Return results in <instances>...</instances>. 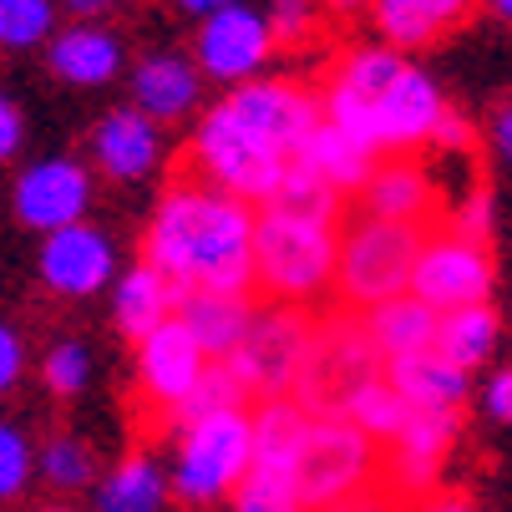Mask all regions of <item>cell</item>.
Returning a JSON list of instances; mask_svg holds the SVG:
<instances>
[{
    "instance_id": "cell-1",
    "label": "cell",
    "mask_w": 512,
    "mask_h": 512,
    "mask_svg": "<svg viewBox=\"0 0 512 512\" xmlns=\"http://www.w3.org/2000/svg\"><path fill=\"white\" fill-rule=\"evenodd\" d=\"M148 254L178 295L244 300L254 284V208L208 183H183L153 213Z\"/></svg>"
},
{
    "instance_id": "cell-2",
    "label": "cell",
    "mask_w": 512,
    "mask_h": 512,
    "mask_svg": "<svg viewBox=\"0 0 512 512\" xmlns=\"http://www.w3.org/2000/svg\"><path fill=\"white\" fill-rule=\"evenodd\" d=\"M335 224L264 208L254 218V279L279 300H310L335 279Z\"/></svg>"
},
{
    "instance_id": "cell-3",
    "label": "cell",
    "mask_w": 512,
    "mask_h": 512,
    "mask_svg": "<svg viewBox=\"0 0 512 512\" xmlns=\"http://www.w3.org/2000/svg\"><path fill=\"white\" fill-rule=\"evenodd\" d=\"M416 229L406 224H381V218H360L355 229L335 244V284L340 295L360 310H376L386 300H401L411 284V259H416Z\"/></svg>"
},
{
    "instance_id": "cell-4",
    "label": "cell",
    "mask_w": 512,
    "mask_h": 512,
    "mask_svg": "<svg viewBox=\"0 0 512 512\" xmlns=\"http://www.w3.org/2000/svg\"><path fill=\"white\" fill-rule=\"evenodd\" d=\"M244 477H249V416L244 411H224V416L188 421L168 497L208 507L224 492H234Z\"/></svg>"
},
{
    "instance_id": "cell-5",
    "label": "cell",
    "mask_w": 512,
    "mask_h": 512,
    "mask_svg": "<svg viewBox=\"0 0 512 512\" xmlns=\"http://www.w3.org/2000/svg\"><path fill=\"white\" fill-rule=\"evenodd\" d=\"M193 153H198V168L208 173V188L229 193L239 203H269L279 178H284V158L274 148L234 122L229 107H213L203 122H198V137H193Z\"/></svg>"
},
{
    "instance_id": "cell-6",
    "label": "cell",
    "mask_w": 512,
    "mask_h": 512,
    "mask_svg": "<svg viewBox=\"0 0 512 512\" xmlns=\"http://www.w3.org/2000/svg\"><path fill=\"white\" fill-rule=\"evenodd\" d=\"M406 295L421 300L431 315H452L467 305H487L492 295V259L482 244L462 234H431L416 244Z\"/></svg>"
},
{
    "instance_id": "cell-7",
    "label": "cell",
    "mask_w": 512,
    "mask_h": 512,
    "mask_svg": "<svg viewBox=\"0 0 512 512\" xmlns=\"http://www.w3.org/2000/svg\"><path fill=\"white\" fill-rule=\"evenodd\" d=\"M371 472H376L371 442L340 416H315L300 472H295V497H300V507H330V502L365 492Z\"/></svg>"
},
{
    "instance_id": "cell-8",
    "label": "cell",
    "mask_w": 512,
    "mask_h": 512,
    "mask_svg": "<svg viewBox=\"0 0 512 512\" xmlns=\"http://www.w3.org/2000/svg\"><path fill=\"white\" fill-rule=\"evenodd\" d=\"M310 345H315V330L295 310H269V315H254L249 320L244 340L224 360V371L244 391H264L274 401L279 391H289V386L300 381L305 360H310Z\"/></svg>"
},
{
    "instance_id": "cell-9",
    "label": "cell",
    "mask_w": 512,
    "mask_h": 512,
    "mask_svg": "<svg viewBox=\"0 0 512 512\" xmlns=\"http://www.w3.org/2000/svg\"><path fill=\"white\" fill-rule=\"evenodd\" d=\"M381 376V355L371 350L360 325H330L325 335H315L310 360L300 371V406L310 416H340V406Z\"/></svg>"
},
{
    "instance_id": "cell-10",
    "label": "cell",
    "mask_w": 512,
    "mask_h": 512,
    "mask_svg": "<svg viewBox=\"0 0 512 512\" xmlns=\"http://www.w3.org/2000/svg\"><path fill=\"white\" fill-rule=\"evenodd\" d=\"M224 107L234 112L239 127H249L264 148H274L284 163H295L305 153L310 132L320 127L315 102L300 87H289V82H244Z\"/></svg>"
},
{
    "instance_id": "cell-11",
    "label": "cell",
    "mask_w": 512,
    "mask_h": 512,
    "mask_svg": "<svg viewBox=\"0 0 512 512\" xmlns=\"http://www.w3.org/2000/svg\"><path fill=\"white\" fill-rule=\"evenodd\" d=\"M11 203L26 229H41V234L71 229V224H82V213L92 203V173L71 158H41L16 178Z\"/></svg>"
},
{
    "instance_id": "cell-12",
    "label": "cell",
    "mask_w": 512,
    "mask_h": 512,
    "mask_svg": "<svg viewBox=\"0 0 512 512\" xmlns=\"http://www.w3.org/2000/svg\"><path fill=\"white\" fill-rule=\"evenodd\" d=\"M274 51V31L264 21V11L249 6H229L198 26V66L213 82H254V71L269 61Z\"/></svg>"
},
{
    "instance_id": "cell-13",
    "label": "cell",
    "mask_w": 512,
    "mask_h": 512,
    "mask_svg": "<svg viewBox=\"0 0 512 512\" xmlns=\"http://www.w3.org/2000/svg\"><path fill=\"white\" fill-rule=\"evenodd\" d=\"M310 421L315 416L289 396L264 401L249 416V477L295 492V472H300V457H305V442H310Z\"/></svg>"
},
{
    "instance_id": "cell-14",
    "label": "cell",
    "mask_w": 512,
    "mask_h": 512,
    "mask_svg": "<svg viewBox=\"0 0 512 512\" xmlns=\"http://www.w3.org/2000/svg\"><path fill=\"white\" fill-rule=\"evenodd\" d=\"M203 371H208V355L193 345V335H188L173 315H168L153 335L137 340L142 396H148L153 406H163V411H178V406L193 396V386H198Z\"/></svg>"
},
{
    "instance_id": "cell-15",
    "label": "cell",
    "mask_w": 512,
    "mask_h": 512,
    "mask_svg": "<svg viewBox=\"0 0 512 512\" xmlns=\"http://www.w3.org/2000/svg\"><path fill=\"white\" fill-rule=\"evenodd\" d=\"M41 279L51 295L87 300L112 279V239L92 224H71L46 234L41 244Z\"/></svg>"
},
{
    "instance_id": "cell-16",
    "label": "cell",
    "mask_w": 512,
    "mask_h": 512,
    "mask_svg": "<svg viewBox=\"0 0 512 512\" xmlns=\"http://www.w3.org/2000/svg\"><path fill=\"white\" fill-rule=\"evenodd\" d=\"M92 158L107 178L117 183H137L148 178L163 158V132L158 122H148L137 107H122V112H107L92 132Z\"/></svg>"
},
{
    "instance_id": "cell-17",
    "label": "cell",
    "mask_w": 512,
    "mask_h": 512,
    "mask_svg": "<svg viewBox=\"0 0 512 512\" xmlns=\"http://www.w3.org/2000/svg\"><path fill=\"white\" fill-rule=\"evenodd\" d=\"M442 112H447V102H442V92H436V82L426 77V71H416V66H401V77L376 102L386 153L391 148H421V142H431Z\"/></svg>"
},
{
    "instance_id": "cell-18",
    "label": "cell",
    "mask_w": 512,
    "mask_h": 512,
    "mask_svg": "<svg viewBox=\"0 0 512 512\" xmlns=\"http://www.w3.org/2000/svg\"><path fill=\"white\" fill-rule=\"evenodd\" d=\"M452 442H457V411H411L401 421V431L391 436V447H396L391 477L406 492H426V482L436 477Z\"/></svg>"
},
{
    "instance_id": "cell-19",
    "label": "cell",
    "mask_w": 512,
    "mask_h": 512,
    "mask_svg": "<svg viewBox=\"0 0 512 512\" xmlns=\"http://www.w3.org/2000/svg\"><path fill=\"white\" fill-rule=\"evenodd\" d=\"M46 66L71 87H102L122 71V41L102 26H71L51 41Z\"/></svg>"
},
{
    "instance_id": "cell-20",
    "label": "cell",
    "mask_w": 512,
    "mask_h": 512,
    "mask_svg": "<svg viewBox=\"0 0 512 512\" xmlns=\"http://www.w3.org/2000/svg\"><path fill=\"white\" fill-rule=\"evenodd\" d=\"M132 97L148 122H178L198 102V66L183 56H148L132 71Z\"/></svg>"
},
{
    "instance_id": "cell-21",
    "label": "cell",
    "mask_w": 512,
    "mask_h": 512,
    "mask_svg": "<svg viewBox=\"0 0 512 512\" xmlns=\"http://www.w3.org/2000/svg\"><path fill=\"white\" fill-rule=\"evenodd\" d=\"M436 325H442V315H431L421 300L401 295V300H386L376 310H365V340H371V350L381 360H406V355H421L436 345Z\"/></svg>"
},
{
    "instance_id": "cell-22",
    "label": "cell",
    "mask_w": 512,
    "mask_h": 512,
    "mask_svg": "<svg viewBox=\"0 0 512 512\" xmlns=\"http://www.w3.org/2000/svg\"><path fill=\"white\" fill-rule=\"evenodd\" d=\"M391 391L411 411H457V401L467 396V371H457L436 350H421V355L391 360Z\"/></svg>"
},
{
    "instance_id": "cell-23",
    "label": "cell",
    "mask_w": 512,
    "mask_h": 512,
    "mask_svg": "<svg viewBox=\"0 0 512 512\" xmlns=\"http://www.w3.org/2000/svg\"><path fill=\"white\" fill-rule=\"evenodd\" d=\"M183 300V310L173 315L188 335H193V345L203 350V355H218V360H229L234 355V345L244 340V330H249V305L239 300V295H178Z\"/></svg>"
},
{
    "instance_id": "cell-24",
    "label": "cell",
    "mask_w": 512,
    "mask_h": 512,
    "mask_svg": "<svg viewBox=\"0 0 512 512\" xmlns=\"http://www.w3.org/2000/svg\"><path fill=\"white\" fill-rule=\"evenodd\" d=\"M173 300H178V289H173L153 264H137V269H127V274L117 279L112 310H117V325H122L132 340H142V335H153V330L168 320Z\"/></svg>"
},
{
    "instance_id": "cell-25",
    "label": "cell",
    "mask_w": 512,
    "mask_h": 512,
    "mask_svg": "<svg viewBox=\"0 0 512 512\" xmlns=\"http://www.w3.org/2000/svg\"><path fill=\"white\" fill-rule=\"evenodd\" d=\"M365 198H371V218H381V224H416V218L426 213L431 203V188H426V173L416 163H381L371 168V178H365Z\"/></svg>"
},
{
    "instance_id": "cell-26",
    "label": "cell",
    "mask_w": 512,
    "mask_h": 512,
    "mask_svg": "<svg viewBox=\"0 0 512 512\" xmlns=\"http://www.w3.org/2000/svg\"><path fill=\"white\" fill-rule=\"evenodd\" d=\"M163 507H168V477L153 457L117 462L97 492V512H163Z\"/></svg>"
},
{
    "instance_id": "cell-27",
    "label": "cell",
    "mask_w": 512,
    "mask_h": 512,
    "mask_svg": "<svg viewBox=\"0 0 512 512\" xmlns=\"http://www.w3.org/2000/svg\"><path fill=\"white\" fill-rule=\"evenodd\" d=\"M300 163H305L315 178H325L335 193H340V188H360L365 178H371V168H376V158H371V153H360L355 142H350L345 132H335L330 122H320V127L310 132Z\"/></svg>"
},
{
    "instance_id": "cell-28",
    "label": "cell",
    "mask_w": 512,
    "mask_h": 512,
    "mask_svg": "<svg viewBox=\"0 0 512 512\" xmlns=\"http://www.w3.org/2000/svg\"><path fill=\"white\" fill-rule=\"evenodd\" d=\"M431 350L442 355V360H452L457 371H472V365H482L497 350V315L487 305H467V310L442 315Z\"/></svg>"
},
{
    "instance_id": "cell-29",
    "label": "cell",
    "mask_w": 512,
    "mask_h": 512,
    "mask_svg": "<svg viewBox=\"0 0 512 512\" xmlns=\"http://www.w3.org/2000/svg\"><path fill=\"white\" fill-rule=\"evenodd\" d=\"M406 416H411V406L391 391V381H386V376L365 381V386H360V391L340 406V421H350V426L365 436V442H376V436L386 442V436H396Z\"/></svg>"
},
{
    "instance_id": "cell-30",
    "label": "cell",
    "mask_w": 512,
    "mask_h": 512,
    "mask_svg": "<svg viewBox=\"0 0 512 512\" xmlns=\"http://www.w3.org/2000/svg\"><path fill=\"white\" fill-rule=\"evenodd\" d=\"M264 208H279V213H295V218H315V224H335V188L325 178H315L300 158L284 168L274 198Z\"/></svg>"
},
{
    "instance_id": "cell-31",
    "label": "cell",
    "mask_w": 512,
    "mask_h": 512,
    "mask_svg": "<svg viewBox=\"0 0 512 512\" xmlns=\"http://www.w3.org/2000/svg\"><path fill=\"white\" fill-rule=\"evenodd\" d=\"M401 66H406V61H401L396 51H386V46H365V51H355V56L335 71V82H330V87H335V92H345V97H360V102H371V107H376V102H381V92L401 77Z\"/></svg>"
},
{
    "instance_id": "cell-32",
    "label": "cell",
    "mask_w": 512,
    "mask_h": 512,
    "mask_svg": "<svg viewBox=\"0 0 512 512\" xmlns=\"http://www.w3.org/2000/svg\"><path fill=\"white\" fill-rule=\"evenodd\" d=\"M376 6V26L391 46H426L442 36V21L426 0H371Z\"/></svg>"
},
{
    "instance_id": "cell-33",
    "label": "cell",
    "mask_w": 512,
    "mask_h": 512,
    "mask_svg": "<svg viewBox=\"0 0 512 512\" xmlns=\"http://www.w3.org/2000/svg\"><path fill=\"white\" fill-rule=\"evenodd\" d=\"M36 462H41V477L56 492H82L97 472V457H92V447L82 442V436H51Z\"/></svg>"
},
{
    "instance_id": "cell-34",
    "label": "cell",
    "mask_w": 512,
    "mask_h": 512,
    "mask_svg": "<svg viewBox=\"0 0 512 512\" xmlns=\"http://www.w3.org/2000/svg\"><path fill=\"white\" fill-rule=\"evenodd\" d=\"M41 381L51 396H77L92 381V350L82 340H56L41 360Z\"/></svg>"
},
{
    "instance_id": "cell-35",
    "label": "cell",
    "mask_w": 512,
    "mask_h": 512,
    "mask_svg": "<svg viewBox=\"0 0 512 512\" xmlns=\"http://www.w3.org/2000/svg\"><path fill=\"white\" fill-rule=\"evenodd\" d=\"M51 21H56L51 0H0V46L26 51L51 36Z\"/></svg>"
},
{
    "instance_id": "cell-36",
    "label": "cell",
    "mask_w": 512,
    "mask_h": 512,
    "mask_svg": "<svg viewBox=\"0 0 512 512\" xmlns=\"http://www.w3.org/2000/svg\"><path fill=\"white\" fill-rule=\"evenodd\" d=\"M244 401V386L224 371V365H208V371L198 376V386H193V396L178 406L188 421H203V416H224V411H244L239 406Z\"/></svg>"
},
{
    "instance_id": "cell-37",
    "label": "cell",
    "mask_w": 512,
    "mask_h": 512,
    "mask_svg": "<svg viewBox=\"0 0 512 512\" xmlns=\"http://www.w3.org/2000/svg\"><path fill=\"white\" fill-rule=\"evenodd\" d=\"M31 467H36V452L26 442V431H16L11 421H0V502L26 492Z\"/></svg>"
},
{
    "instance_id": "cell-38",
    "label": "cell",
    "mask_w": 512,
    "mask_h": 512,
    "mask_svg": "<svg viewBox=\"0 0 512 512\" xmlns=\"http://www.w3.org/2000/svg\"><path fill=\"white\" fill-rule=\"evenodd\" d=\"M239 512H305V507H300V497H295V492L244 477V482H239Z\"/></svg>"
},
{
    "instance_id": "cell-39",
    "label": "cell",
    "mask_w": 512,
    "mask_h": 512,
    "mask_svg": "<svg viewBox=\"0 0 512 512\" xmlns=\"http://www.w3.org/2000/svg\"><path fill=\"white\" fill-rule=\"evenodd\" d=\"M264 21H269V31H274V36L300 41V36L310 31V21H315V0H274Z\"/></svg>"
},
{
    "instance_id": "cell-40",
    "label": "cell",
    "mask_w": 512,
    "mask_h": 512,
    "mask_svg": "<svg viewBox=\"0 0 512 512\" xmlns=\"http://www.w3.org/2000/svg\"><path fill=\"white\" fill-rule=\"evenodd\" d=\"M452 234H462V239H472V244H487V234H492V193L462 198V208H457V218H452Z\"/></svg>"
},
{
    "instance_id": "cell-41",
    "label": "cell",
    "mask_w": 512,
    "mask_h": 512,
    "mask_svg": "<svg viewBox=\"0 0 512 512\" xmlns=\"http://www.w3.org/2000/svg\"><path fill=\"white\" fill-rule=\"evenodd\" d=\"M21 371H26V340L0 320V396L21 381Z\"/></svg>"
},
{
    "instance_id": "cell-42",
    "label": "cell",
    "mask_w": 512,
    "mask_h": 512,
    "mask_svg": "<svg viewBox=\"0 0 512 512\" xmlns=\"http://www.w3.org/2000/svg\"><path fill=\"white\" fill-rule=\"evenodd\" d=\"M21 137H26V117H21V107H16L6 92H0V163L16 158Z\"/></svg>"
},
{
    "instance_id": "cell-43",
    "label": "cell",
    "mask_w": 512,
    "mask_h": 512,
    "mask_svg": "<svg viewBox=\"0 0 512 512\" xmlns=\"http://www.w3.org/2000/svg\"><path fill=\"white\" fill-rule=\"evenodd\" d=\"M487 416L502 421V426H512V371H497L487 381Z\"/></svg>"
},
{
    "instance_id": "cell-44",
    "label": "cell",
    "mask_w": 512,
    "mask_h": 512,
    "mask_svg": "<svg viewBox=\"0 0 512 512\" xmlns=\"http://www.w3.org/2000/svg\"><path fill=\"white\" fill-rule=\"evenodd\" d=\"M431 142H442V148H467V142H472V127H467L462 117H452V112H442V122H436V132H431Z\"/></svg>"
},
{
    "instance_id": "cell-45",
    "label": "cell",
    "mask_w": 512,
    "mask_h": 512,
    "mask_svg": "<svg viewBox=\"0 0 512 512\" xmlns=\"http://www.w3.org/2000/svg\"><path fill=\"white\" fill-rule=\"evenodd\" d=\"M492 148H497V158L512 168V102L497 107V117H492Z\"/></svg>"
},
{
    "instance_id": "cell-46",
    "label": "cell",
    "mask_w": 512,
    "mask_h": 512,
    "mask_svg": "<svg viewBox=\"0 0 512 512\" xmlns=\"http://www.w3.org/2000/svg\"><path fill=\"white\" fill-rule=\"evenodd\" d=\"M320 512H391V502H386V497H376V492H355V497L330 502V507H320Z\"/></svg>"
},
{
    "instance_id": "cell-47",
    "label": "cell",
    "mask_w": 512,
    "mask_h": 512,
    "mask_svg": "<svg viewBox=\"0 0 512 512\" xmlns=\"http://www.w3.org/2000/svg\"><path fill=\"white\" fill-rule=\"evenodd\" d=\"M426 6L436 11V21H442V31H447V26H457L472 11V0H426Z\"/></svg>"
},
{
    "instance_id": "cell-48",
    "label": "cell",
    "mask_w": 512,
    "mask_h": 512,
    "mask_svg": "<svg viewBox=\"0 0 512 512\" xmlns=\"http://www.w3.org/2000/svg\"><path fill=\"white\" fill-rule=\"evenodd\" d=\"M173 6L183 11V16H218V11H229V6H239V0H173Z\"/></svg>"
},
{
    "instance_id": "cell-49",
    "label": "cell",
    "mask_w": 512,
    "mask_h": 512,
    "mask_svg": "<svg viewBox=\"0 0 512 512\" xmlns=\"http://www.w3.org/2000/svg\"><path fill=\"white\" fill-rule=\"evenodd\" d=\"M426 512H477V507H472L467 497H436V502H431Z\"/></svg>"
},
{
    "instance_id": "cell-50",
    "label": "cell",
    "mask_w": 512,
    "mask_h": 512,
    "mask_svg": "<svg viewBox=\"0 0 512 512\" xmlns=\"http://www.w3.org/2000/svg\"><path fill=\"white\" fill-rule=\"evenodd\" d=\"M71 11H82V16H97V11H112L117 0H66Z\"/></svg>"
},
{
    "instance_id": "cell-51",
    "label": "cell",
    "mask_w": 512,
    "mask_h": 512,
    "mask_svg": "<svg viewBox=\"0 0 512 512\" xmlns=\"http://www.w3.org/2000/svg\"><path fill=\"white\" fill-rule=\"evenodd\" d=\"M487 6H492V11L502 16V21H512V0H487Z\"/></svg>"
},
{
    "instance_id": "cell-52",
    "label": "cell",
    "mask_w": 512,
    "mask_h": 512,
    "mask_svg": "<svg viewBox=\"0 0 512 512\" xmlns=\"http://www.w3.org/2000/svg\"><path fill=\"white\" fill-rule=\"evenodd\" d=\"M335 11H355V6H371V0H330Z\"/></svg>"
},
{
    "instance_id": "cell-53",
    "label": "cell",
    "mask_w": 512,
    "mask_h": 512,
    "mask_svg": "<svg viewBox=\"0 0 512 512\" xmlns=\"http://www.w3.org/2000/svg\"><path fill=\"white\" fill-rule=\"evenodd\" d=\"M41 512H71V507H41Z\"/></svg>"
}]
</instances>
